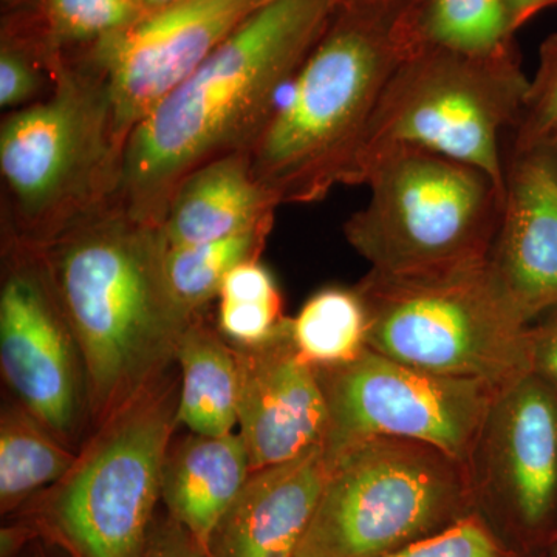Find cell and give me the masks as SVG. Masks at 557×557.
<instances>
[{
	"label": "cell",
	"mask_w": 557,
	"mask_h": 557,
	"mask_svg": "<svg viewBox=\"0 0 557 557\" xmlns=\"http://www.w3.org/2000/svg\"><path fill=\"white\" fill-rule=\"evenodd\" d=\"M509 27L512 33H518L542 11L557 7V0H504Z\"/></svg>",
	"instance_id": "cell-30"
},
{
	"label": "cell",
	"mask_w": 557,
	"mask_h": 557,
	"mask_svg": "<svg viewBox=\"0 0 557 557\" xmlns=\"http://www.w3.org/2000/svg\"><path fill=\"white\" fill-rule=\"evenodd\" d=\"M327 461L295 557H384L467 518L478 504L467 465L426 443L373 437Z\"/></svg>",
	"instance_id": "cell-7"
},
{
	"label": "cell",
	"mask_w": 557,
	"mask_h": 557,
	"mask_svg": "<svg viewBox=\"0 0 557 557\" xmlns=\"http://www.w3.org/2000/svg\"><path fill=\"white\" fill-rule=\"evenodd\" d=\"M406 49L491 53L516 42L504 0H406L398 14Z\"/></svg>",
	"instance_id": "cell-20"
},
{
	"label": "cell",
	"mask_w": 557,
	"mask_h": 557,
	"mask_svg": "<svg viewBox=\"0 0 557 557\" xmlns=\"http://www.w3.org/2000/svg\"><path fill=\"white\" fill-rule=\"evenodd\" d=\"M533 373L557 388V307L531 322Z\"/></svg>",
	"instance_id": "cell-28"
},
{
	"label": "cell",
	"mask_w": 557,
	"mask_h": 557,
	"mask_svg": "<svg viewBox=\"0 0 557 557\" xmlns=\"http://www.w3.org/2000/svg\"><path fill=\"white\" fill-rule=\"evenodd\" d=\"M178 424L193 434L226 435L237 426L240 368L236 347L208 324L205 314L190 321L178 341Z\"/></svg>",
	"instance_id": "cell-19"
},
{
	"label": "cell",
	"mask_w": 557,
	"mask_h": 557,
	"mask_svg": "<svg viewBox=\"0 0 557 557\" xmlns=\"http://www.w3.org/2000/svg\"><path fill=\"white\" fill-rule=\"evenodd\" d=\"M528 321L557 307V166L547 146L509 156L490 256Z\"/></svg>",
	"instance_id": "cell-15"
},
{
	"label": "cell",
	"mask_w": 557,
	"mask_h": 557,
	"mask_svg": "<svg viewBox=\"0 0 557 557\" xmlns=\"http://www.w3.org/2000/svg\"><path fill=\"white\" fill-rule=\"evenodd\" d=\"M124 149L108 81L65 53L49 97L0 124L2 240L44 248L115 200Z\"/></svg>",
	"instance_id": "cell-4"
},
{
	"label": "cell",
	"mask_w": 557,
	"mask_h": 557,
	"mask_svg": "<svg viewBox=\"0 0 557 557\" xmlns=\"http://www.w3.org/2000/svg\"><path fill=\"white\" fill-rule=\"evenodd\" d=\"M273 0H177L83 54L108 81L124 145L139 121Z\"/></svg>",
	"instance_id": "cell-12"
},
{
	"label": "cell",
	"mask_w": 557,
	"mask_h": 557,
	"mask_svg": "<svg viewBox=\"0 0 557 557\" xmlns=\"http://www.w3.org/2000/svg\"><path fill=\"white\" fill-rule=\"evenodd\" d=\"M528 86L516 42L491 53L410 51L381 95L354 186L376 153L412 148L471 164L505 190L502 135L518 124Z\"/></svg>",
	"instance_id": "cell-9"
},
{
	"label": "cell",
	"mask_w": 557,
	"mask_h": 557,
	"mask_svg": "<svg viewBox=\"0 0 557 557\" xmlns=\"http://www.w3.org/2000/svg\"><path fill=\"white\" fill-rule=\"evenodd\" d=\"M329 475L324 446L251 471L209 541L208 557H295Z\"/></svg>",
	"instance_id": "cell-16"
},
{
	"label": "cell",
	"mask_w": 557,
	"mask_h": 557,
	"mask_svg": "<svg viewBox=\"0 0 557 557\" xmlns=\"http://www.w3.org/2000/svg\"><path fill=\"white\" fill-rule=\"evenodd\" d=\"M405 2L336 10L300 65L289 97L249 150L252 175L281 207L354 186L381 95L409 54L398 32Z\"/></svg>",
	"instance_id": "cell-3"
},
{
	"label": "cell",
	"mask_w": 557,
	"mask_h": 557,
	"mask_svg": "<svg viewBox=\"0 0 557 557\" xmlns=\"http://www.w3.org/2000/svg\"><path fill=\"white\" fill-rule=\"evenodd\" d=\"M557 129V33L539 47L536 73L530 79L518 124L511 131L509 156L528 152Z\"/></svg>",
	"instance_id": "cell-26"
},
{
	"label": "cell",
	"mask_w": 557,
	"mask_h": 557,
	"mask_svg": "<svg viewBox=\"0 0 557 557\" xmlns=\"http://www.w3.org/2000/svg\"><path fill=\"white\" fill-rule=\"evenodd\" d=\"M547 146L549 153H552L553 160H555L557 166V129L549 135L547 141L544 143Z\"/></svg>",
	"instance_id": "cell-33"
},
{
	"label": "cell",
	"mask_w": 557,
	"mask_h": 557,
	"mask_svg": "<svg viewBox=\"0 0 557 557\" xmlns=\"http://www.w3.org/2000/svg\"><path fill=\"white\" fill-rule=\"evenodd\" d=\"M171 372L113 410L64 478L40 493L44 522L76 556H145L178 426L180 380Z\"/></svg>",
	"instance_id": "cell-8"
},
{
	"label": "cell",
	"mask_w": 557,
	"mask_h": 557,
	"mask_svg": "<svg viewBox=\"0 0 557 557\" xmlns=\"http://www.w3.org/2000/svg\"><path fill=\"white\" fill-rule=\"evenodd\" d=\"M251 475L239 432L193 434L171 446L163 468L161 498L170 518L207 553L212 533Z\"/></svg>",
	"instance_id": "cell-18"
},
{
	"label": "cell",
	"mask_w": 557,
	"mask_h": 557,
	"mask_svg": "<svg viewBox=\"0 0 557 557\" xmlns=\"http://www.w3.org/2000/svg\"><path fill=\"white\" fill-rule=\"evenodd\" d=\"M336 10V0H273L139 121L116 196L132 218L160 226L186 175L251 150Z\"/></svg>",
	"instance_id": "cell-1"
},
{
	"label": "cell",
	"mask_w": 557,
	"mask_h": 557,
	"mask_svg": "<svg viewBox=\"0 0 557 557\" xmlns=\"http://www.w3.org/2000/svg\"><path fill=\"white\" fill-rule=\"evenodd\" d=\"M368 310L355 287L319 289L289 318L293 343L314 368L354 361L368 348Z\"/></svg>",
	"instance_id": "cell-22"
},
{
	"label": "cell",
	"mask_w": 557,
	"mask_h": 557,
	"mask_svg": "<svg viewBox=\"0 0 557 557\" xmlns=\"http://www.w3.org/2000/svg\"><path fill=\"white\" fill-rule=\"evenodd\" d=\"M355 288L368 347L384 357L500 394L533 373L531 322L490 258L423 273L369 270Z\"/></svg>",
	"instance_id": "cell-5"
},
{
	"label": "cell",
	"mask_w": 557,
	"mask_h": 557,
	"mask_svg": "<svg viewBox=\"0 0 557 557\" xmlns=\"http://www.w3.org/2000/svg\"><path fill=\"white\" fill-rule=\"evenodd\" d=\"M0 369L14 399L78 453L91 432L83 354L40 249L2 240Z\"/></svg>",
	"instance_id": "cell-11"
},
{
	"label": "cell",
	"mask_w": 557,
	"mask_h": 557,
	"mask_svg": "<svg viewBox=\"0 0 557 557\" xmlns=\"http://www.w3.org/2000/svg\"><path fill=\"white\" fill-rule=\"evenodd\" d=\"M40 22L62 53L126 30L143 16L135 0H39Z\"/></svg>",
	"instance_id": "cell-25"
},
{
	"label": "cell",
	"mask_w": 557,
	"mask_h": 557,
	"mask_svg": "<svg viewBox=\"0 0 557 557\" xmlns=\"http://www.w3.org/2000/svg\"><path fill=\"white\" fill-rule=\"evenodd\" d=\"M384 557H516L474 511L467 518Z\"/></svg>",
	"instance_id": "cell-27"
},
{
	"label": "cell",
	"mask_w": 557,
	"mask_h": 557,
	"mask_svg": "<svg viewBox=\"0 0 557 557\" xmlns=\"http://www.w3.org/2000/svg\"><path fill=\"white\" fill-rule=\"evenodd\" d=\"M274 223L201 244L168 245L164 267L172 295L190 317L203 313L219 298L226 276L245 262L259 260Z\"/></svg>",
	"instance_id": "cell-23"
},
{
	"label": "cell",
	"mask_w": 557,
	"mask_h": 557,
	"mask_svg": "<svg viewBox=\"0 0 557 557\" xmlns=\"http://www.w3.org/2000/svg\"><path fill=\"white\" fill-rule=\"evenodd\" d=\"M76 450L36 420L16 399L3 403L0 413V507H20L64 478Z\"/></svg>",
	"instance_id": "cell-21"
},
{
	"label": "cell",
	"mask_w": 557,
	"mask_h": 557,
	"mask_svg": "<svg viewBox=\"0 0 557 557\" xmlns=\"http://www.w3.org/2000/svg\"><path fill=\"white\" fill-rule=\"evenodd\" d=\"M469 471L478 502L496 498L523 527H541L557 498V388L531 373L502 392Z\"/></svg>",
	"instance_id": "cell-13"
},
{
	"label": "cell",
	"mask_w": 557,
	"mask_h": 557,
	"mask_svg": "<svg viewBox=\"0 0 557 557\" xmlns=\"http://www.w3.org/2000/svg\"><path fill=\"white\" fill-rule=\"evenodd\" d=\"M143 557H208L205 549L174 519L152 528Z\"/></svg>",
	"instance_id": "cell-29"
},
{
	"label": "cell",
	"mask_w": 557,
	"mask_h": 557,
	"mask_svg": "<svg viewBox=\"0 0 557 557\" xmlns=\"http://www.w3.org/2000/svg\"><path fill=\"white\" fill-rule=\"evenodd\" d=\"M370 199L344 223L350 247L384 274L423 273L487 259L505 190L485 172L412 148L366 161Z\"/></svg>",
	"instance_id": "cell-6"
},
{
	"label": "cell",
	"mask_w": 557,
	"mask_h": 557,
	"mask_svg": "<svg viewBox=\"0 0 557 557\" xmlns=\"http://www.w3.org/2000/svg\"><path fill=\"white\" fill-rule=\"evenodd\" d=\"M405 0H336L338 9H368V7L397 5Z\"/></svg>",
	"instance_id": "cell-31"
},
{
	"label": "cell",
	"mask_w": 557,
	"mask_h": 557,
	"mask_svg": "<svg viewBox=\"0 0 557 557\" xmlns=\"http://www.w3.org/2000/svg\"><path fill=\"white\" fill-rule=\"evenodd\" d=\"M327 403V458L373 437L412 440L471 465L500 392L475 380L437 375L366 348L346 364L317 368Z\"/></svg>",
	"instance_id": "cell-10"
},
{
	"label": "cell",
	"mask_w": 557,
	"mask_h": 557,
	"mask_svg": "<svg viewBox=\"0 0 557 557\" xmlns=\"http://www.w3.org/2000/svg\"><path fill=\"white\" fill-rule=\"evenodd\" d=\"M174 2H177V0H135V3H137L138 9L143 11V14L164 9V7L171 5V3Z\"/></svg>",
	"instance_id": "cell-32"
},
{
	"label": "cell",
	"mask_w": 557,
	"mask_h": 557,
	"mask_svg": "<svg viewBox=\"0 0 557 557\" xmlns=\"http://www.w3.org/2000/svg\"><path fill=\"white\" fill-rule=\"evenodd\" d=\"M276 278L260 260L236 267L219 293L218 327L231 346H260L287 324Z\"/></svg>",
	"instance_id": "cell-24"
},
{
	"label": "cell",
	"mask_w": 557,
	"mask_h": 557,
	"mask_svg": "<svg viewBox=\"0 0 557 557\" xmlns=\"http://www.w3.org/2000/svg\"><path fill=\"white\" fill-rule=\"evenodd\" d=\"M278 207L252 175L251 153L242 150L186 175L160 228L170 247L201 244L274 223Z\"/></svg>",
	"instance_id": "cell-17"
},
{
	"label": "cell",
	"mask_w": 557,
	"mask_h": 557,
	"mask_svg": "<svg viewBox=\"0 0 557 557\" xmlns=\"http://www.w3.org/2000/svg\"><path fill=\"white\" fill-rule=\"evenodd\" d=\"M160 226L119 200L40 248L89 381L91 431L172 369L194 318L168 284Z\"/></svg>",
	"instance_id": "cell-2"
},
{
	"label": "cell",
	"mask_w": 557,
	"mask_h": 557,
	"mask_svg": "<svg viewBox=\"0 0 557 557\" xmlns=\"http://www.w3.org/2000/svg\"><path fill=\"white\" fill-rule=\"evenodd\" d=\"M236 350L240 368L237 426L251 471L284 463L321 445L327 403L317 368L300 357L293 343L289 318L274 338Z\"/></svg>",
	"instance_id": "cell-14"
}]
</instances>
